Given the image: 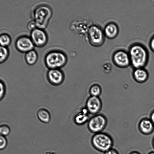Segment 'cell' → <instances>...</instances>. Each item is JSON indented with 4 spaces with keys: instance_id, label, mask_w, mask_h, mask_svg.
Listing matches in <instances>:
<instances>
[{
    "instance_id": "cell-5",
    "label": "cell",
    "mask_w": 154,
    "mask_h": 154,
    "mask_svg": "<svg viewBox=\"0 0 154 154\" xmlns=\"http://www.w3.org/2000/svg\"><path fill=\"white\" fill-rule=\"evenodd\" d=\"M88 38L90 44L94 47H99L104 43L105 40L103 30L99 26H90L87 32Z\"/></svg>"
},
{
    "instance_id": "cell-24",
    "label": "cell",
    "mask_w": 154,
    "mask_h": 154,
    "mask_svg": "<svg viewBox=\"0 0 154 154\" xmlns=\"http://www.w3.org/2000/svg\"><path fill=\"white\" fill-rule=\"evenodd\" d=\"M26 27L29 30L31 31L37 28L35 23L33 20L29 21L27 23Z\"/></svg>"
},
{
    "instance_id": "cell-13",
    "label": "cell",
    "mask_w": 154,
    "mask_h": 154,
    "mask_svg": "<svg viewBox=\"0 0 154 154\" xmlns=\"http://www.w3.org/2000/svg\"><path fill=\"white\" fill-rule=\"evenodd\" d=\"M132 76L136 82L142 83L147 80L149 77V73L145 68L134 69L132 72Z\"/></svg>"
},
{
    "instance_id": "cell-26",
    "label": "cell",
    "mask_w": 154,
    "mask_h": 154,
    "mask_svg": "<svg viewBox=\"0 0 154 154\" xmlns=\"http://www.w3.org/2000/svg\"><path fill=\"white\" fill-rule=\"evenodd\" d=\"M103 154H119L116 149L112 148L104 153Z\"/></svg>"
},
{
    "instance_id": "cell-22",
    "label": "cell",
    "mask_w": 154,
    "mask_h": 154,
    "mask_svg": "<svg viewBox=\"0 0 154 154\" xmlns=\"http://www.w3.org/2000/svg\"><path fill=\"white\" fill-rule=\"evenodd\" d=\"M0 99L1 100L5 96L6 92V85L3 80H0Z\"/></svg>"
},
{
    "instance_id": "cell-28",
    "label": "cell",
    "mask_w": 154,
    "mask_h": 154,
    "mask_svg": "<svg viewBox=\"0 0 154 154\" xmlns=\"http://www.w3.org/2000/svg\"><path fill=\"white\" fill-rule=\"evenodd\" d=\"M129 154H140L139 152L134 151L131 152Z\"/></svg>"
},
{
    "instance_id": "cell-3",
    "label": "cell",
    "mask_w": 154,
    "mask_h": 154,
    "mask_svg": "<svg viewBox=\"0 0 154 154\" xmlns=\"http://www.w3.org/2000/svg\"><path fill=\"white\" fill-rule=\"evenodd\" d=\"M52 13L51 8L48 5L41 4L36 6L33 10L32 15L37 28L43 29L46 28Z\"/></svg>"
},
{
    "instance_id": "cell-17",
    "label": "cell",
    "mask_w": 154,
    "mask_h": 154,
    "mask_svg": "<svg viewBox=\"0 0 154 154\" xmlns=\"http://www.w3.org/2000/svg\"><path fill=\"white\" fill-rule=\"evenodd\" d=\"M26 63L29 65L34 64L38 59L37 52L34 49L26 53L24 56Z\"/></svg>"
},
{
    "instance_id": "cell-14",
    "label": "cell",
    "mask_w": 154,
    "mask_h": 154,
    "mask_svg": "<svg viewBox=\"0 0 154 154\" xmlns=\"http://www.w3.org/2000/svg\"><path fill=\"white\" fill-rule=\"evenodd\" d=\"M119 28L117 24L112 22L107 23L103 30L105 36L110 39L116 38L119 34Z\"/></svg>"
},
{
    "instance_id": "cell-25",
    "label": "cell",
    "mask_w": 154,
    "mask_h": 154,
    "mask_svg": "<svg viewBox=\"0 0 154 154\" xmlns=\"http://www.w3.org/2000/svg\"><path fill=\"white\" fill-rule=\"evenodd\" d=\"M149 45L151 50L154 52V34L152 35L150 38Z\"/></svg>"
},
{
    "instance_id": "cell-30",
    "label": "cell",
    "mask_w": 154,
    "mask_h": 154,
    "mask_svg": "<svg viewBox=\"0 0 154 154\" xmlns=\"http://www.w3.org/2000/svg\"><path fill=\"white\" fill-rule=\"evenodd\" d=\"M148 154H154V151L149 152Z\"/></svg>"
},
{
    "instance_id": "cell-11",
    "label": "cell",
    "mask_w": 154,
    "mask_h": 154,
    "mask_svg": "<svg viewBox=\"0 0 154 154\" xmlns=\"http://www.w3.org/2000/svg\"><path fill=\"white\" fill-rule=\"evenodd\" d=\"M102 102L99 97L90 96L87 100L86 107L89 113L97 114L101 109Z\"/></svg>"
},
{
    "instance_id": "cell-6",
    "label": "cell",
    "mask_w": 154,
    "mask_h": 154,
    "mask_svg": "<svg viewBox=\"0 0 154 154\" xmlns=\"http://www.w3.org/2000/svg\"><path fill=\"white\" fill-rule=\"evenodd\" d=\"M107 123V118L101 114L94 115L89 119L87 124L88 130L94 134L102 132Z\"/></svg>"
},
{
    "instance_id": "cell-23",
    "label": "cell",
    "mask_w": 154,
    "mask_h": 154,
    "mask_svg": "<svg viewBox=\"0 0 154 154\" xmlns=\"http://www.w3.org/2000/svg\"><path fill=\"white\" fill-rule=\"evenodd\" d=\"M7 144V141L5 137L3 136L0 135V149H3L6 146Z\"/></svg>"
},
{
    "instance_id": "cell-20",
    "label": "cell",
    "mask_w": 154,
    "mask_h": 154,
    "mask_svg": "<svg viewBox=\"0 0 154 154\" xmlns=\"http://www.w3.org/2000/svg\"><path fill=\"white\" fill-rule=\"evenodd\" d=\"M9 52L7 47L1 46L0 47V63H2L8 59Z\"/></svg>"
},
{
    "instance_id": "cell-19",
    "label": "cell",
    "mask_w": 154,
    "mask_h": 154,
    "mask_svg": "<svg viewBox=\"0 0 154 154\" xmlns=\"http://www.w3.org/2000/svg\"><path fill=\"white\" fill-rule=\"evenodd\" d=\"M89 92L91 96L99 97L101 94V88L99 84H93L90 87Z\"/></svg>"
},
{
    "instance_id": "cell-9",
    "label": "cell",
    "mask_w": 154,
    "mask_h": 154,
    "mask_svg": "<svg viewBox=\"0 0 154 154\" xmlns=\"http://www.w3.org/2000/svg\"><path fill=\"white\" fill-rule=\"evenodd\" d=\"M15 46L19 52L26 53L33 49L35 45L30 37L23 35L19 36L16 39Z\"/></svg>"
},
{
    "instance_id": "cell-4",
    "label": "cell",
    "mask_w": 154,
    "mask_h": 154,
    "mask_svg": "<svg viewBox=\"0 0 154 154\" xmlns=\"http://www.w3.org/2000/svg\"><path fill=\"white\" fill-rule=\"evenodd\" d=\"M91 143L95 149L104 153L112 148L114 140L110 134L102 131L94 134L91 138Z\"/></svg>"
},
{
    "instance_id": "cell-7",
    "label": "cell",
    "mask_w": 154,
    "mask_h": 154,
    "mask_svg": "<svg viewBox=\"0 0 154 154\" xmlns=\"http://www.w3.org/2000/svg\"><path fill=\"white\" fill-rule=\"evenodd\" d=\"M113 63L116 66L125 68L131 65V62L128 51L119 49L115 51L112 57Z\"/></svg>"
},
{
    "instance_id": "cell-8",
    "label": "cell",
    "mask_w": 154,
    "mask_h": 154,
    "mask_svg": "<svg viewBox=\"0 0 154 154\" xmlns=\"http://www.w3.org/2000/svg\"><path fill=\"white\" fill-rule=\"evenodd\" d=\"M30 37L35 46L38 47L45 46L48 40L47 34L44 29L38 28L31 31Z\"/></svg>"
},
{
    "instance_id": "cell-27",
    "label": "cell",
    "mask_w": 154,
    "mask_h": 154,
    "mask_svg": "<svg viewBox=\"0 0 154 154\" xmlns=\"http://www.w3.org/2000/svg\"><path fill=\"white\" fill-rule=\"evenodd\" d=\"M154 126V110L151 113L149 118Z\"/></svg>"
},
{
    "instance_id": "cell-10",
    "label": "cell",
    "mask_w": 154,
    "mask_h": 154,
    "mask_svg": "<svg viewBox=\"0 0 154 154\" xmlns=\"http://www.w3.org/2000/svg\"><path fill=\"white\" fill-rule=\"evenodd\" d=\"M46 78L50 84L54 86H58L64 81L65 75L60 69H51L48 71Z\"/></svg>"
},
{
    "instance_id": "cell-2",
    "label": "cell",
    "mask_w": 154,
    "mask_h": 154,
    "mask_svg": "<svg viewBox=\"0 0 154 154\" xmlns=\"http://www.w3.org/2000/svg\"><path fill=\"white\" fill-rule=\"evenodd\" d=\"M67 61L66 54L58 49L49 51L45 54L44 58L45 64L49 69H60L66 64Z\"/></svg>"
},
{
    "instance_id": "cell-29",
    "label": "cell",
    "mask_w": 154,
    "mask_h": 154,
    "mask_svg": "<svg viewBox=\"0 0 154 154\" xmlns=\"http://www.w3.org/2000/svg\"><path fill=\"white\" fill-rule=\"evenodd\" d=\"M152 147L154 149V136L152 139Z\"/></svg>"
},
{
    "instance_id": "cell-21",
    "label": "cell",
    "mask_w": 154,
    "mask_h": 154,
    "mask_svg": "<svg viewBox=\"0 0 154 154\" xmlns=\"http://www.w3.org/2000/svg\"><path fill=\"white\" fill-rule=\"evenodd\" d=\"M10 132L9 127L5 124L1 125L0 126V133L1 135L5 136L8 135Z\"/></svg>"
},
{
    "instance_id": "cell-18",
    "label": "cell",
    "mask_w": 154,
    "mask_h": 154,
    "mask_svg": "<svg viewBox=\"0 0 154 154\" xmlns=\"http://www.w3.org/2000/svg\"><path fill=\"white\" fill-rule=\"evenodd\" d=\"M11 39L10 35L7 33H3L0 35V43L1 46L7 47L11 42Z\"/></svg>"
},
{
    "instance_id": "cell-1",
    "label": "cell",
    "mask_w": 154,
    "mask_h": 154,
    "mask_svg": "<svg viewBox=\"0 0 154 154\" xmlns=\"http://www.w3.org/2000/svg\"><path fill=\"white\" fill-rule=\"evenodd\" d=\"M131 62V65L136 69L145 68L149 59V51L143 44L135 42L129 46L128 51Z\"/></svg>"
},
{
    "instance_id": "cell-12",
    "label": "cell",
    "mask_w": 154,
    "mask_h": 154,
    "mask_svg": "<svg viewBox=\"0 0 154 154\" xmlns=\"http://www.w3.org/2000/svg\"><path fill=\"white\" fill-rule=\"evenodd\" d=\"M138 128L142 134L148 135L151 134L154 131V126L149 118H144L140 121Z\"/></svg>"
},
{
    "instance_id": "cell-15",
    "label": "cell",
    "mask_w": 154,
    "mask_h": 154,
    "mask_svg": "<svg viewBox=\"0 0 154 154\" xmlns=\"http://www.w3.org/2000/svg\"><path fill=\"white\" fill-rule=\"evenodd\" d=\"M89 114L85 108L82 109L74 116V120L75 123L78 125L85 124L89 119Z\"/></svg>"
},
{
    "instance_id": "cell-16",
    "label": "cell",
    "mask_w": 154,
    "mask_h": 154,
    "mask_svg": "<svg viewBox=\"0 0 154 154\" xmlns=\"http://www.w3.org/2000/svg\"><path fill=\"white\" fill-rule=\"evenodd\" d=\"M37 115L39 120L42 122L47 123L50 121L51 114L49 111L46 109H39L37 111Z\"/></svg>"
}]
</instances>
